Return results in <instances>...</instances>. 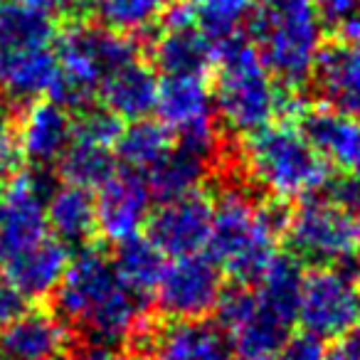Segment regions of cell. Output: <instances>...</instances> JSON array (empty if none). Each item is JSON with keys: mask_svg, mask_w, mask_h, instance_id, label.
<instances>
[{"mask_svg": "<svg viewBox=\"0 0 360 360\" xmlns=\"http://www.w3.org/2000/svg\"><path fill=\"white\" fill-rule=\"evenodd\" d=\"M116 163L119 160H116L114 148L72 136L70 146L57 160V168H60L65 183L86 188V191H99L116 173Z\"/></svg>", "mask_w": 360, "mask_h": 360, "instance_id": "cell-29", "label": "cell"}, {"mask_svg": "<svg viewBox=\"0 0 360 360\" xmlns=\"http://www.w3.org/2000/svg\"><path fill=\"white\" fill-rule=\"evenodd\" d=\"M245 360H274L271 355H257V358H245Z\"/></svg>", "mask_w": 360, "mask_h": 360, "instance_id": "cell-42", "label": "cell"}, {"mask_svg": "<svg viewBox=\"0 0 360 360\" xmlns=\"http://www.w3.org/2000/svg\"><path fill=\"white\" fill-rule=\"evenodd\" d=\"M247 178L276 200H304L323 191L328 163L314 150L301 129L291 124H266L242 143Z\"/></svg>", "mask_w": 360, "mask_h": 360, "instance_id": "cell-4", "label": "cell"}, {"mask_svg": "<svg viewBox=\"0 0 360 360\" xmlns=\"http://www.w3.org/2000/svg\"><path fill=\"white\" fill-rule=\"evenodd\" d=\"M114 262L116 276L121 284L129 286L139 296L148 299L158 286L160 276L165 269V255L148 240V237H131V240L116 245V255L111 257Z\"/></svg>", "mask_w": 360, "mask_h": 360, "instance_id": "cell-28", "label": "cell"}, {"mask_svg": "<svg viewBox=\"0 0 360 360\" xmlns=\"http://www.w3.org/2000/svg\"><path fill=\"white\" fill-rule=\"evenodd\" d=\"M155 114H158V121H163L175 136L220 131V119H217L207 77L175 75L160 79Z\"/></svg>", "mask_w": 360, "mask_h": 360, "instance_id": "cell-13", "label": "cell"}, {"mask_svg": "<svg viewBox=\"0 0 360 360\" xmlns=\"http://www.w3.org/2000/svg\"><path fill=\"white\" fill-rule=\"evenodd\" d=\"M173 148V131L155 119H139L124 126L114 143L116 160L126 170L148 173L168 150Z\"/></svg>", "mask_w": 360, "mask_h": 360, "instance_id": "cell-26", "label": "cell"}, {"mask_svg": "<svg viewBox=\"0 0 360 360\" xmlns=\"http://www.w3.org/2000/svg\"><path fill=\"white\" fill-rule=\"evenodd\" d=\"M296 321L321 340H340L360 326V281L345 266H314L304 274Z\"/></svg>", "mask_w": 360, "mask_h": 360, "instance_id": "cell-7", "label": "cell"}, {"mask_svg": "<svg viewBox=\"0 0 360 360\" xmlns=\"http://www.w3.org/2000/svg\"><path fill=\"white\" fill-rule=\"evenodd\" d=\"M60 79L50 99L60 101L72 114L94 104L104 79L119 67L141 60L134 35L91 22H67L55 40Z\"/></svg>", "mask_w": 360, "mask_h": 360, "instance_id": "cell-3", "label": "cell"}, {"mask_svg": "<svg viewBox=\"0 0 360 360\" xmlns=\"http://www.w3.org/2000/svg\"><path fill=\"white\" fill-rule=\"evenodd\" d=\"M170 0H96L94 15L104 27L124 35L150 32L163 18Z\"/></svg>", "mask_w": 360, "mask_h": 360, "instance_id": "cell-31", "label": "cell"}, {"mask_svg": "<svg viewBox=\"0 0 360 360\" xmlns=\"http://www.w3.org/2000/svg\"><path fill=\"white\" fill-rule=\"evenodd\" d=\"M215 70V111L232 134L250 136L274 119H299L304 111L299 89L274 79L247 35L217 47Z\"/></svg>", "mask_w": 360, "mask_h": 360, "instance_id": "cell-1", "label": "cell"}, {"mask_svg": "<svg viewBox=\"0 0 360 360\" xmlns=\"http://www.w3.org/2000/svg\"><path fill=\"white\" fill-rule=\"evenodd\" d=\"M0 121H8V109L3 104V99H0Z\"/></svg>", "mask_w": 360, "mask_h": 360, "instance_id": "cell-41", "label": "cell"}, {"mask_svg": "<svg viewBox=\"0 0 360 360\" xmlns=\"http://www.w3.org/2000/svg\"><path fill=\"white\" fill-rule=\"evenodd\" d=\"M13 3L35 8L52 18L62 15L67 22H86L96 8V0H13Z\"/></svg>", "mask_w": 360, "mask_h": 360, "instance_id": "cell-34", "label": "cell"}, {"mask_svg": "<svg viewBox=\"0 0 360 360\" xmlns=\"http://www.w3.org/2000/svg\"><path fill=\"white\" fill-rule=\"evenodd\" d=\"M47 227L67 247H86L96 235V202L91 191L72 183L55 186L45 202Z\"/></svg>", "mask_w": 360, "mask_h": 360, "instance_id": "cell-22", "label": "cell"}, {"mask_svg": "<svg viewBox=\"0 0 360 360\" xmlns=\"http://www.w3.org/2000/svg\"><path fill=\"white\" fill-rule=\"evenodd\" d=\"M150 60L165 77H207L215 70L217 47L198 27H163L150 47Z\"/></svg>", "mask_w": 360, "mask_h": 360, "instance_id": "cell-21", "label": "cell"}, {"mask_svg": "<svg viewBox=\"0 0 360 360\" xmlns=\"http://www.w3.org/2000/svg\"><path fill=\"white\" fill-rule=\"evenodd\" d=\"M30 309L27 306V299L8 281H0V330L11 326L15 319H20L25 311Z\"/></svg>", "mask_w": 360, "mask_h": 360, "instance_id": "cell-38", "label": "cell"}, {"mask_svg": "<svg viewBox=\"0 0 360 360\" xmlns=\"http://www.w3.org/2000/svg\"><path fill=\"white\" fill-rule=\"evenodd\" d=\"M232 343L220 326L205 321H173L158 330L155 360H232Z\"/></svg>", "mask_w": 360, "mask_h": 360, "instance_id": "cell-23", "label": "cell"}, {"mask_svg": "<svg viewBox=\"0 0 360 360\" xmlns=\"http://www.w3.org/2000/svg\"><path fill=\"white\" fill-rule=\"evenodd\" d=\"M309 79L323 106L360 119V35L335 37L321 47Z\"/></svg>", "mask_w": 360, "mask_h": 360, "instance_id": "cell-14", "label": "cell"}, {"mask_svg": "<svg viewBox=\"0 0 360 360\" xmlns=\"http://www.w3.org/2000/svg\"><path fill=\"white\" fill-rule=\"evenodd\" d=\"M72 360H131V355L114 345H96L86 343L72 355Z\"/></svg>", "mask_w": 360, "mask_h": 360, "instance_id": "cell-39", "label": "cell"}, {"mask_svg": "<svg viewBox=\"0 0 360 360\" xmlns=\"http://www.w3.org/2000/svg\"><path fill=\"white\" fill-rule=\"evenodd\" d=\"M60 79V62L55 47H37L22 52H0V89L8 99H45Z\"/></svg>", "mask_w": 360, "mask_h": 360, "instance_id": "cell-19", "label": "cell"}, {"mask_svg": "<svg viewBox=\"0 0 360 360\" xmlns=\"http://www.w3.org/2000/svg\"><path fill=\"white\" fill-rule=\"evenodd\" d=\"M0 8H3V0H0Z\"/></svg>", "mask_w": 360, "mask_h": 360, "instance_id": "cell-44", "label": "cell"}, {"mask_svg": "<svg viewBox=\"0 0 360 360\" xmlns=\"http://www.w3.org/2000/svg\"><path fill=\"white\" fill-rule=\"evenodd\" d=\"M222 266L210 255L175 257L155 286V309L173 321H202L222 294Z\"/></svg>", "mask_w": 360, "mask_h": 360, "instance_id": "cell-9", "label": "cell"}, {"mask_svg": "<svg viewBox=\"0 0 360 360\" xmlns=\"http://www.w3.org/2000/svg\"><path fill=\"white\" fill-rule=\"evenodd\" d=\"M323 191H326V200L343 207L345 212L360 215V175L340 173L338 178H328Z\"/></svg>", "mask_w": 360, "mask_h": 360, "instance_id": "cell-35", "label": "cell"}, {"mask_svg": "<svg viewBox=\"0 0 360 360\" xmlns=\"http://www.w3.org/2000/svg\"><path fill=\"white\" fill-rule=\"evenodd\" d=\"M121 286L114 262L99 247H82L70 259L60 286L55 289V311L67 326L79 328L111 294Z\"/></svg>", "mask_w": 360, "mask_h": 360, "instance_id": "cell-10", "label": "cell"}, {"mask_svg": "<svg viewBox=\"0 0 360 360\" xmlns=\"http://www.w3.org/2000/svg\"><path fill=\"white\" fill-rule=\"evenodd\" d=\"M22 165V153L18 146L15 129H11L8 121H0V183L11 180L13 175L20 173Z\"/></svg>", "mask_w": 360, "mask_h": 360, "instance_id": "cell-37", "label": "cell"}, {"mask_svg": "<svg viewBox=\"0 0 360 360\" xmlns=\"http://www.w3.org/2000/svg\"><path fill=\"white\" fill-rule=\"evenodd\" d=\"M276 353H279L276 360H326L328 350L321 338L301 330V333H289V338Z\"/></svg>", "mask_w": 360, "mask_h": 360, "instance_id": "cell-36", "label": "cell"}, {"mask_svg": "<svg viewBox=\"0 0 360 360\" xmlns=\"http://www.w3.org/2000/svg\"><path fill=\"white\" fill-rule=\"evenodd\" d=\"M323 25L338 37L360 35V0H314Z\"/></svg>", "mask_w": 360, "mask_h": 360, "instance_id": "cell-33", "label": "cell"}, {"mask_svg": "<svg viewBox=\"0 0 360 360\" xmlns=\"http://www.w3.org/2000/svg\"><path fill=\"white\" fill-rule=\"evenodd\" d=\"M57 20L35 8L8 3L0 8V52H22L55 47Z\"/></svg>", "mask_w": 360, "mask_h": 360, "instance_id": "cell-27", "label": "cell"}, {"mask_svg": "<svg viewBox=\"0 0 360 360\" xmlns=\"http://www.w3.org/2000/svg\"><path fill=\"white\" fill-rule=\"evenodd\" d=\"M70 345V328L57 314L27 309L0 330V360H50Z\"/></svg>", "mask_w": 360, "mask_h": 360, "instance_id": "cell-17", "label": "cell"}, {"mask_svg": "<svg viewBox=\"0 0 360 360\" xmlns=\"http://www.w3.org/2000/svg\"><path fill=\"white\" fill-rule=\"evenodd\" d=\"M75 114L55 99L27 101L18 116V146L25 160L40 168H52L72 141Z\"/></svg>", "mask_w": 360, "mask_h": 360, "instance_id": "cell-15", "label": "cell"}, {"mask_svg": "<svg viewBox=\"0 0 360 360\" xmlns=\"http://www.w3.org/2000/svg\"><path fill=\"white\" fill-rule=\"evenodd\" d=\"M158 75L146 62L134 60L129 65L114 70L104 79L99 89L101 106L109 109L121 121L146 119L150 111H155L158 99Z\"/></svg>", "mask_w": 360, "mask_h": 360, "instance_id": "cell-20", "label": "cell"}, {"mask_svg": "<svg viewBox=\"0 0 360 360\" xmlns=\"http://www.w3.org/2000/svg\"><path fill=\"white\" fill-rule=\"evenodd\" d=\"M289 255L301 264L340 266L360 252V215L345 212L330 200L304 198L286 222Z\"/></svg>", "mask_w": 360, "mask_h": 360, "instance_id": "cell-6", "label": "cell"}, {"mask_svg": "<svg viewBox=\"0 0 360 360\" xmlns=\"http://www.w3.org/2000/svg\"><path fill=\"white\" fill-rule=\"evenodd\" d=\"M252 11L250 0H195V27L215 47H222L245 35Z\"/></svg>", "mask_w": 360, "mask_h": 360, "instance_id": "cell-30", "label": "cell"}, {"mask_svg": "<svg viewBox=\"0 0 360 360\" xmlns=\"http://www.w3.org/2000/svg\"><path fill=\"white\" fill-rule=\"evenodd\" d=\"M212 227V198L205 193L175 198L150 210L146 230L148 240L165 257L198 255L207 247Z\"/></svg>", "mask_w": 360, "mask_h": 360, "instance_id": "cell-11", "label": "cell"}, {"mask_svg": "<svg viewBox=\"0 0 360 360\" xmlns=\"http://www.w3.org/2000/svg\"><path fill=\"white\" fill-rule=\"evenodd\" d=\"M301 284H304L301 262L291 255H276L255 286L257 301L269 316L291 326L299 314Z\"/></svg>", "mask_w": 360, "mask_h": 360, "instance_id": "cell-25", "label": "cell"}, {"mask_svg": "<svg viewBox=\"0 0 360 360\" xmlns=\"http://www.w3.org/2000/svg\"><path fill=\"white\" fill-rule=\"evenodd\" d=\"M212 160L186 146L175 143L153 168L146 173L150 195L158 198L160 202L175 200V198L198 193L210 173Z\"/></svg>", "mask_w": 360, "mask_h": 360, "instance_id": "cell-24", "label": "cell"}, {"mask_svg": "<svg viewBox=\"0 0 360 360\" xmlns=\"http://www.w3.org/2000/svg\"><path fill=\"white\" fill-rule=\"evenodd\" d=\"M50 360H60V358H50Z\"/></svg>", "mask_w": 360, "mask_h": 360, "instance_id": "cell-45", "label": "cell"}, {"mask_svg": "<svg viewBox=\"0 0 360 360\" xmlns=\"http://www.w3.org/2000/svg\"><path fill=\"white\" fill-rule=\"evenodd\" d=\"M247 27L274 79L299 89L321 50L323 22L314 0H262Z\"/></svg>", "mask_w": 360, "mask_h": 360, "instance_id": "cell-5", "label": "cell"}, {"mask_svg": "<svg viewBox=\"0 0 360 360\" xmlns=\"http://www.w3.org/2000/svg\"><path fill=\"white\" fill-rule=\"evenodd\" d=\"M289 215L284 200L266 198L257 202L247 188L227 186L212 200L207 255L237 284H257L276 257V242L284 237Z\"/></svg>", "mask_w": 360, "mask_h": 360, "instance_id": "cell-2", "label": "cell"}, {"mask_svg": "<svg viewBox=\"0 0 360 360\" xmlns=\"http://www.w3.org/2000/svg\"><path fill=\"white\" fill-rule=\"evenodd\" d=\"M299 129L314 150L340 173L360 175V119L340 114L328 106L304 109Z\"/></svg>", "mask_w": 360, "mask_h": 360, "instance_id": "cell-16", "label": "cell"}, {"mask_svg": "<svg viewBox=\"0 0 360 360\" xmlns=\"http://www.w3.org/2000/svg\"><path fill=\"white\" fill-rule=\"evenodd\" d=\"M52 188L50 168L40 165L11 178L0 200V264L50 237L45 202Z\"/></svg>", "mask_w": 360, "mask_h": 360, "instance_id": "cell-8", "label": "cell"}, {"mask_svg": "<svg viewBox=\"0 0 360 360\" xmlns=\"http://www.w3.org/2000/svg\"><path fill=\"white\" fill-rule=\"evenodd\" d=\"M326 360H360V326L353 333L335 340L333 348L326 353Z\"/></svg>", "mask_w": 360, "mask_h": 360, "instance_id": "cell-40", "label": "cell"}, {"mask_svg": "<svg viewBox=\"0 0 360 360\" xmlns=\"http://www.w3.org/2000/svg\"><path fill=\"white\" fill-rule=\"evenodd\" d=\"M3 191H6V188H3V183H0V200H3Z\"/></svg>", "mask_w": 360, "mask_h": 360, "instance_id": "cell-43", "label": "cell"}, {"mask_svg": "<svg viewBox=\"0 0 360 360\" xmlns=\"http://www.w3.org/2000/svg\"><path fill=\"white\" fill-rule=\"evenodd\" d=\"M150 200L153 195L143 173L126 168L116 170L94 195L96 232L114 245L139 237V232L148 222Z\"/></svg>", "mask_w": 360, "mask_h": 360, "instance_id": "cell-12", "label": "cell"}, {"mask_svg": "<svg viewBox=\"0 0 360 360\" xmlns=\"http://www.w3.org/2000/svg\"><path fill=\"white\" fill-rule=\"evenodd\" d=\"M121 129H124V124H121L119 116H114L109 109H104V106L91 104L75 114V131H72V136L114 148Z\"/></svg>", "mask_w": 360, "mask_h": 360, "instance_id": "cell-32", "label": "cell"}, {"mask_svg": "<svg viewBox=\"0 0 360 360\" xmlns=\"http://www.w3.org/2000/svg\"><path fill=\"white\" fill-rule=\"evenodd\" d=\"M70 247L55 237H45L35 247L20 252L13 259L3 262V274L6 281L13 284L27 301L30 299H47L55 294L70 266Z\"/></svg>", "mask_w": 360, "mask_h": 360, "instance_id": "cell-18", "label": "cell"}]
</instances>
